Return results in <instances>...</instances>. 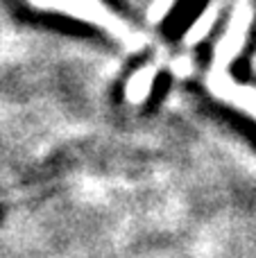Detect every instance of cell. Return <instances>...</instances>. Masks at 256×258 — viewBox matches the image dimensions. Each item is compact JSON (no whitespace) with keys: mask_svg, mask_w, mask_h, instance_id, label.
<instances>
[{"mask_svg":"<svg viewBox=\"0 0 256 258\" xmlns=\"http://www.w3.org/2000/svg\"><path fill=\"white\" fill-rule=\"evenodd\" d=\"M172 5H175V0H154V5L150 7V14H148L150 23H159L168 14V9H170Z\"/></svg>","mask_w":256,"mask_h":258,"instance_id":"5","label":"cell"},{"mask_svg":"<svg viewBox=\"0 0 256 258\" xmlns=\"http://www.w3.org/2000/svg\"><path fill=\"white\" fill-rule=\"evenodd\" d=\"M254 21V9L249 0H238L231 14L229 27L222 32L220 41L213 50V63L207 75V86L218 100L231 104L256 120V89L247 84H236L229 75V66L247 41L249 27Z\"/></svg>","mask_w":256,"mask_h":258,"instance_id":"1","label":"cell"},{"mask_svg":"<svg viewBox=\"0 0 256 258\" xmlns=\"http://www.w3.org/2000/svg\"><path fill=\"white\" fill-rule=\"evenodd\" d=\"M154 77H157V68L154 66H145V68H141L139 73H134V75L130 77V82H127L125 98L130 100L132 104L145 102L150 95V89H152Z\"/></svg>","mask_w":256,"mask_h":258,"instance_id":"3","label":"cell"},{"mask_svg":"<svg viewBox=\"0 0 256 258\" xmlns=\"http://www.w3.org/2000/svg\"><path fill=\"white\" fill-rule=\"evenodd\" d=\"M32 5L41 9H50V12H59L66 16L80 18V21L93 23V25L102 27L104 32L127 45L130 50H141L145 45L143 34L132 30L118 14H113L102 0H32Z\"/></svg>","mask_w":256,"mask_h":258,"instance_id":"2","label":"cell"},{"mask_svg":"<svg viewBox=\"0 0 256 258\" xmlns=\"http://www.w3.org/2000/svg\"><path fill=\"white\" fill-rule=\"evenodd\" d=\"M216 16H218V3H211L202 14H200L198 21H195L193 25L186 30L184 43H186V45H195L198 41H202L204 36L209 34V30L213 27V23H216Z\"/></svg>","mask_w":256,"mask_h":258,"instance_id":"4","label":"cell"}]
</instances>
